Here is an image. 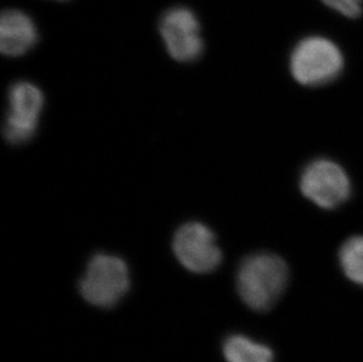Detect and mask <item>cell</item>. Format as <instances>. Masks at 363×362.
<instances>
[{"instance_id": "5", "label": "cell", "mask_w": 363, "mask_h": 362, "mask_svg": "<svg viewBox=\"0 0 363 362\" xmlns=\"http://www.w3.org/2000/svg\"><path fill=\"white\" fill-rule=\"evenodd\" d=\"M9 112L4 123V137L10 144L31 141L38 131L39 116L44 107V93L38 86L19 80L9 89Z\"/></svg>"}, {"instance_id": "9", "label": "cell", "mask_w": 363, "mask_h": 362, "mask_svg": "<svg viewBox=\"0 0 363 362\" xmlns=\"http://www.w3.org/2000/svg\"><path fill=\"white\" fill-rule=\"evenodd\" d=\"M223 352L227 362H273L274 354L268 346L245 335H230L225 340Z\"/></svg>"}, {"instance_id": "2", "label": "cell", "mask_w": 363, "mask_h": 362, "mask_svg": "<svg viewBox=\"0 0 363 362\" xmlns=\"http://www.w3.org/2000/svg\"><path fill=\"white\" fill-rule=\"evenodd\" d=\"M293 78L303 86L318 87L339 78L345 58L339 46L328 38L312 35L295 45L289 60Z\"/></svg>"}, {"instance_id": "11", "label": "cell", "mask_w": 363, "mask_h": 362, "mask_svg": "<svg viewBox=\"0 0 363 362\" xmlns=\"http://www.w3.org/2000/svg\"><path fill=\"white\" fill-rule=\"evenodd\" d=\"M327 6L345 17L357 18L362 13L363 0H323Z\"/></svg>"}, {"instance_id": "1", "label": "cell", "mask_w": 363, "mask_h": 362, "mask_svg": "<svg viewBox=\"0 0 363 362\" xmlns=\"http://www.w3.org/2000/svg\"><path fill=\"white\" fill-rule=\"evenodd\" d=\"M287 263L277 254L257 252L246 256L238 268L237 290L253 311L271 309L287 287Z\"/></svg>"}, {"instance_id": "8", "label": "cell", "mask_w": 363, "mask_h": 362, "mask_svg": "<svg viewBox=\"0 0 363 362\" xmlns=\"http://www.w3.org/2000/svg\"><path fill=\"white\" fill-rule=\"evenodd\" d=\"M38 43V28L31 17L18 10L4 11L0 21V48L9 57H21Z\"/></svg>"}, {"instance_id": "10", "label": "cell", "mask_w": 363, "mask_h": 362, "mask_svg": "<svg viewBox=\"0 0 363 362\" xmlns=\"http://www.w3.org/2000/svg\"><path fill=\"white\" fill-rule=\"evenodd\" d=\"M339 259L346 277L363 286V236L346 240L340 248Z\"/></svg>"}, {"instance_id": "7", "label": "cell", "mask_w": 363, "mask_h": 362, "mask_svg": "<svg viewBox=\"0 0 363 362\" xmlns=\"http://www.w3.org/2000/svg\"><path fill=\"white\" fill-rule=\"evenodd\" d=\"M168 55L179 62L198 60L205 50L196 13L187 7H173L162 14L159 25Z\"/></svg>"}, {"instance_id": "4", "label": "cell", "mask_w": 363, "mask_h": 362, "mask_svg": "<svg viewBox=\"0 0 363 362\" xmlns=\"http://www.w3.org/2000/svg\"><path fill=\"white\" fill-rule=\"evenodd\" d=\"M300 190L320 209H334L350 199L352 184L341 165L327 158H319L303 168Z\"/></svg>"}, {"instance_id": "3", "label": "cell", "mask_w": 363, "mask_h": 362, "mask_svg": "<svg viewBox=\"0 0 363 362\" xmlns=\"http://www.w3.org/2000/svg\"><path fill=\"white\" fill-rule=\"evenodd\" d=\"M130 270L117 256L96 253L91 258L80 280V293L96 307L116 306L130 290Z\"/></svg>"}, {"instance_id": "6", "label": "cell", "mask_w": 363, "mask_h": 362, "mask_svg": "<svg viewBox=\"0 0 363 362\" xmlns=\"http://www.w3.org/2000/svg\"><path fill=\"white\" fill-rule=\"evenodd\" d=\"M172 245L179 263L193 273H211L223 260L216 234L202 222H186L180 226Z\"/></svg>"}]
</instances>
